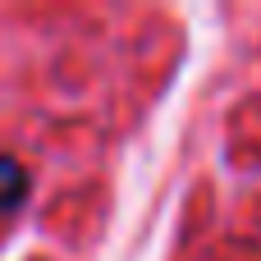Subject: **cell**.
I'll list each match as a JSON object with an SVG mask.
<instances>
[{
	"label": "cell",
	"mask_w": 261,
	"mask_h": 261,
	"mask_svg": "<svg viewBox=\"0 0 261 261\" xmlns=\"http://www.w3.org/2000/svg\"><path fill=\"white\" fill-rule=\"evenodd\" d=\"M28 197V170L14 156H0V211H14Z\"/></svg>",
	"instance_id": "6da1fadb"
}]
</instances>
